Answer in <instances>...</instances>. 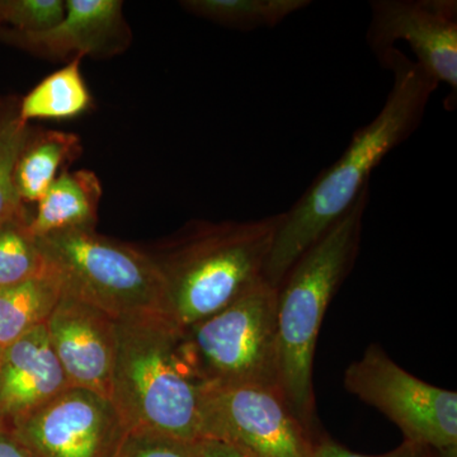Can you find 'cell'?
<instances>
[{
    "label": "cell",
    "mask_w": 457,
    "mask_h": 457,
    "mask_svg": "<svg viewBox=\"0 0 457 457\" xmlns=\"http://www.w3.org/2000/svg\"><path fill=\"white\" fill-rule=\"evenodd\" d=\"M393 73L383 108L354 132L350 145L321 171L302 197L282 212L264 279L278 288L297 260L353 206L370 187L371 173L417 130L438 84L402 51L394 47L378 56Z\"/></svg>",
    "instance_id": "6da1fadb"
},
{
    "label": "cell",
    "mask_w": 457,
    "mask_h": 457,
    "mask_svg": "<svg viewBox=\"0 0 457 457\" xmlns=\"http://www.w3.org/2000/svg\"><path fill=\"white\" fill-rule=\"evenodd\" d=\"M281 218L192 221L146 251L163 281L164 314L187 329L263 281Z\"/></svg>",
    "instance_id": "7a4b0ae2"
},
{
    "label": "cell",
    "mask_w": 457,
    "mask_h": 457,
    "mask_svg": "<svg viewBox=\"0 0 457 457\" xmlns=\"http://www.w3.org/2000/svg\"><path fill=\"white\" fill-rule=\"evenodd\" d=\"M204 389L189 356L186 330L164 312L117 319L110 400L129 431L200 440Z\"/></svg>",
    "instance_id": "3957f363"
},
{
    "label": "cell",
    "mask_w": 457,
    "mask_h": 457,
    "mask_svg": "<svg viewBox=\"0 0 457 457\" xmlns=\"http://www.w3.org/2000/svg\"><path fill=\"white\" fill-rule=\"evenodd\" d=\"M370 187L288 270L278 288L279 386L288 407L312 429V363L321 323L359 254Z\"/></svg>",
    "instance_id": "277c9868"
},
{
    "label": "cell",
    "mask_w": 457,
    "mask_h": 457,
    "mask_svg": "<svg viewBox=\"0 0 457 457\" xmlns=\"http://www.w3.org/2000/svg\"><path fill=\"white\" fill-rule=\"evenodd\" d=\"M37 245L62 293L116 320L163 312V281L146 251L101 236L95 228L57 231L38 237Z\"/></svg>",
    "instance_id": "5b68a950"
},
{
    "label": "cell",
    "mask_w": 457,
    "mask_h": 457,
    "mask_svg": "<svg viewBox=\"0 0 457 457\" xmlns=\"http://www.w3.org/2000/svg\"><path fill=\"white\" fill-rule=\"evenodd\" d=\"M185 330L189 356L204 387L281 392L278 288L266 279L224 311Z\"/></svg>",
    "instance_id": "8992f818"
},
{
    "label": "cell",
    "mask_w": 457,
    "mask_h": 457,
    "mask_svg": "<svg viewBox=\"0 0 457 457\" xmlns=\"http://www.w3.org/2000/svg\"><path fill=\"white\" fill-rule=\"evenodd\" d=\"M345 386L393 420L404 441L444 457H457V394L420 380L400 368L378 345L351 363Z\"/></svg>",
    "instance_id": "52a82bcc"
},
{
    "label": "cell",
    "mask_w": 457,
    "mask_h": 457,
    "mask_svg": "<svg viewBox=\"0 0 457 457\" xmlns=\"http://www.w3.org/2000/svg\"><path fill=\"white\" fill-rule=\"evenodd\" d=\"M216 440L249 457H314L312 429L295 416L279 390L206 387L200 440Z\"/></svg>",
    "instance_id": "ba28073f"
},
{
    "label": "cell",
    "mask_w": 457,
    "mask_h": 457,
    "mask_svg": "<svg viewBox=\"0 0 457 457\" xmlns=\"http://www.w3.org/2000/svg\"><path fill=\"white\" fill-rule=\"evenodd\" d=\"M5 428L33 457H113L129 431L110 399L71 386Z\"/></svg>",
    "instance_id": "9c48e42d"
},
{
    "label": "cell",
    "mask_w": 457,
    "mask_h": 457,
    "mask_svg": "<svg viewBox=\"0 0 457 457\" xmlns=\"http://www.w3.org/2000/svg\"><path fill=\"white\" fill-rule=\"evenodd\" d=\"M404 42L417 62L440 86L450 88L449 108L457 96L456 0H374L368 31L376 56Z\"/></svg>",
    "instance_id": "30bf717a"
},
{
    "label": "cell",
    "mask_w": 457,
    "mask_h": 457,
    "mask_svg": "<svg viewBox=\"0 0 457 457\" xmlns=\"http://www.w3.org/2000/svg\"><path fill=\"white\" fill-rule=\"evenodd\" d=\"M47 336L69 386L110 399L117 351V320L62 293L46 321Z\"/></svg>",
    "instance_id": "8fae6325"
},
{
    "label": "cell",
    "mask_w": 457,
    "mask_h": 457,
    "mask_svg": "<svg viewBox=\"0 0 457 457\" xmlns=\"http://www.w3.org/2000/svg\"><path fill=\"white\" fill-rule=\"evenodd\" d=\"M9 41L44 57H107L128 47L130 29L120 0H66L59 25L35 35H3Z\"/></svg>",
    "instance_id": "7c38bea8"
},
{
    "label": "cell",
    "mask_w": 457,
    "mask_h": 457,
    "mask_svg": "<svg viewBox=\"0 0 457 457\" xmlns=\"http://www.w3.org/2000/svg\"><path fill=\"white\" fill-rule=\"evenodd\" d=\"M46 323L5 347L0 359V426L5 427L68 389Z\"/></svg>",
    "instance_id": "4fadbf2b"
},
{
    "label": "cell",
    "mask_w": 457,
    "mask_h": 457,
    "mask_svg": "<svg viewBox=\"0 0 457 457\" xmlns=\"http://www.w3.org/2000/svg\"><path fill=\"white\" fill-rule=\"evenodd\" d=\"M101 197V183L93 171H62L37 201L29 230L38 239L71 228H95Z\"/></svg>",
    "instance_id": "5bb4252c"
},
{
    "label": "cell",
    "mask_w": 457,
    "mask_h": 457,
    "mask_svg": "<svg viewBox=\"0 0 457 457\" xmlns=\"http://www.w3.org/2000/svg\"><path fill=\"white\" fill-rule=\"evenodd\" d=\"M79 137L71 132L29 131L16 168V188L23 203H37L79 154ZM64 171V170H62Z\"/></svg>",
    "instance_id": "9a60e30c"
},
{
    "label": "cell",
    "mask_w": 457,
    "mask_h": 457,
    "mask_svg": "<svg viewBox=\"0 0 457 457\" xmlns=\"http://www.w3.org/2000/svg\"><path fill=\"white\" fill-rule=\"evenodd\" d=\"M62 295V284L49 270L22 284L0 288V348L44 326Z\"/></svg>",
    "instance_id": "2e32d148"
},
{
    "label": "cell",
    "mask_w": 457,
    "mask_h": 457,
    "mask_svg": "<svg viewBox=\"0 0 457 457\" xmlns=\"http://www.w3.org/2000/svg\"><path fill=\"white\" fill-rule=\"evenodd\" d=\"M82 59L71 57L69 64L45 78L21 99L23 121L73 119L88 110L92 99L80 71Z\"/></svg>",
    "instance_id": "e0dca14e"
},
{
    "label": "cell",
    "mask_w": 457,
    "mask_h": 457,
    "mask_svg": "<svg viewBox=\"0 0 457 457\" xmlns=\"http://www.w3.org/2000/svg\"><path fill=\"white\" fill-rule=\"evenodd\" d=\"M195 16L239 31L273 29L312 4L309 0H187L180 3Z\"/></svg>",
    "instance_id": "ac0fdd59"
},
{
    "label": "cell",
    "mask_w": 457,
    "mask_h": 457,
    "mask_svg": "<svg viewBox=\"0 0 457 457\" xmlns=\"http://www.w3.org/2000/svg\"><path fill=\"white\" fill-rule=\"evenodd\" d=\"M21 99H0V227L29 220L26 204L16 188V168L31 129L20 114Z\"/></svg>",
    "instance_id": "d6986e66"
},
{
    "label": "cell",
    "mask_w": 457,
    "mask_h": 457,
    "mask_svg": "<svg viewBox=\"0 0 457 457\" xmlns=\"http://www.w3.org/2000/svg\"><path fill=\"white\" fill-rule=\"evenodd\" d=\"M29 222L12 221L0 227V288L22 284L47 270Z\"/></svg>",
    "instance_id": "ffe728a7"
},
{
    "label": "cell",
    "mask_w": 457,
    "mask_h": 457,
    "mask_svg": "<svg viewBox=\"0 0 457 457\" xmlns=\"http://www.w3.org/2000/svg\"><path fill=\"white\" fill-rule=\"evenodd\" d=\"M64 16L62 0H0V36L45 32Z\"/></svg>",
    "instance_id": "44dd1931"
},
{
    "label": "cell",
    "mask_w": 457,
    "mask_h": 457,
    "mask_svg": "<svg viewBox=\"0 0 457 457\" xmlns=\"http://www.w3.org/2000/svg\"><path fill=\"white\" fill-rule=\"evenodd\" d=\"M113 457H195L192 442L149 431L131 429Z\"/></svg>",
    "instance_id": "7402d4cb"
},
{
    "label": "cell",
    "mask_w": 457,
    "mask_h": 457,
    "mask_svg": "<svg viewBox=\"0 0 457 457\" xmlns=\"http://www.w3.org/2000/svg\"><path fill=\"white\" fill-rule=\"evenodd\" d=\"M314 457H444L431 449V447L423 446V445L413 444V442L404 441L395 450L383 455L368 456L353 453V451L345 449L342 445L330 440V438H318L315 440Z\"/></svg>",
    "instance_id": "603a6c76"
},
{
    "label": "cell",
    "mask_w": 457,
    "mask_h": 457,
    "mask_svg": "<svg viewBox=\"0 0 457 457\" xmlns=\"http://www.w3.org/2000/svg\"><path fill=\"white\" fill-rule=\"evenodd\" d=\"M192 450L195 457H249L230 445L207 438L192 442Z\"/></svg>",
    "instance_id": "cb8c5ba5"
},
{
    "label": "cell",
    "mask_w": 457,
    "mask_h": 457,
    "mask_svg": "<svg viewBox=\"0 0 457 457\" xmlns=\"http://www.w3.org/2000/svg\"><path fill=\"white\" fill-rule=\"evenodd\" d=\"M0 457H33L32 453L14 437L13 433L0 427Z\"/></svg>",
    "instance_id": "d4e9b609"
},
{
    "label": "cell",
    "mask_w": 457,
    "mask_h": 457,
    "mask_svg": "<svg viewBox=\"0 0 457 457\" xmlns=\"http://www.w3.org/2000/svg\"><path fill=\"white\" fill-rule=\"evenodd\" d=\"M2 352H3V350H2V348H0V359H2Z\"/></svg>",
    "instance_id": "484cf974"
}]
</instances>
